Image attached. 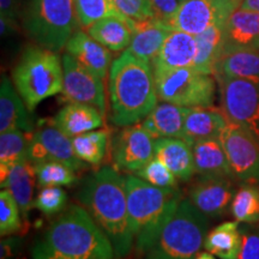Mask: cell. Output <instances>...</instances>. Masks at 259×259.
I'll use <instances>...</instances> for the list:
<instances>
[{"instance_id":"obj_1","label":"cell","mask_w":259,"mask_h":259,"mask_svg":"<svg viewBox=\"0 0 259 259\" xmlns=\"http://www.w3.org/2000/svg\"><path fill=\"white\" fill-rule=\"evenodd\" d=\"M125 184L118 169L103 167L84 178L76 192V199L112 242L116 258L126 257L135 244Z\"/></svg>"},{"instance_id":"obj_2","label":"cell","mask_w":259,"mask_h":259,"mask_svg":"<svg viewBox=\"0 0 259 259\" xmlns=\"http://www.w3.org/2000/svg\"><path fill=\"white\" fill-rule=\"evenodd\" d=\"M32 259H113L112 242L82 205L54 220L31 250Z\"/></svg>"},{"instance_id":"obj_3","label":"cell","mask_w":259,"mask_h":259,"mask_svg":"<svg viewBox=\"0 0 259 259\" xmlns=\"http://www.w3.org/2000/svg\"><path fill=\"white\" fill-rule=\"evenodd\" d=\"M108 92L113 124L125 127L144 120L158 100L151 64L122 52L111 65Z\"/></svg>"},{"instance_id":"obj_4","label":"cell","mask_w":259,"mask_h":259,"mask_svg":"<svg viewBox=\"0 0 259 259\" xmlns=\"http://www.w3.org/2000/svg\"><path fill=\"white\" fill-rule=\"evenodd\" d=\"M125 185L130 226L138 254L155 240L183 196L178 187L150 185L137 176L126 177Z\"/></svg>"},{"instance_id":"obj_5","label":"cell","mask_w":259,"mask_h":259,"mask_svg":"<svg viewBox=\"0 0 259 259\" xmlns=\"http://www.w3.org/2000/svg\"><path fill=\"white\" fill-rule=\"evenodd\" d=\"M209 218L190 199H181L155 240L138 253L139 259H196L208 235Z\"/></svg>"},{"instance_id":"obj_6","label":"cell","mask_w":259,"mask_h":259,"mask_svg":"<svg viewBox=\"0 0 259 259\" xmlns=\"http://www.w3.org/2000/svg\"><path fill=\"white\" fill-rule=\"evenodd\" d=\"M12 80L29 111H34L38 103L63 92V60L57 52L28 46L14 67Z\"/></svg>"},{"instance_id":"obj_7","label":"cell","mask_w":259,"mask_h":259,"mask_svg":"<svg viewBox=\"0 0 259 259\" xmlns=\"http://www.w3.org/2000/svg\"><path fill=\"white\" fill-rule=\"evenodd\" d=\"M22 21L35 44L57 53L80 25L74 0H29Z\"/></svg>"},{"instance_id":"obj_8","label":"cell","mask_w":259,"mask_h":259,"mask_svg":"<svg viewBox=\"0 0 259 259\" xmlns=\"http://www.w3.org/2000/svg\"><path fill=\"white\" fill-rule=\"evenodd\" d=\"M158 100L162 102L196 108L211 107L215 102L218 80L212 74L198 72L192 67L154 71Z\"/></svg>"},{"instance_id":"obj_9","label":"cell","mask_w":259,"mask_h":259,"mask_svg":"<svg viewBox=\"0 0 259 259\" xmlns=\"http://www.w3.org/2000/svg\"><path fill=\"white\" fill-rule=\"evenodd\" d=\"M221 109L228 120L240 125L259 143V83L215 76Z\"/></svg>"},{"instance_id":"obj_10","label":"cell","mask_w":259,"mask_h":259,"mask_svg":"<svg viewBox=\"0 0 259 259\" xmlns=\"http://www.w3.org/2000/svg\"><path fill=\"white\" fill-rule=\"evenodd\" d=\"M241 3L242 0H186L180 3L168 25L173 30L197 36L212 25L227 23Z\"/></svg>"},{"instance_id":"obj_11","label":"cell","mask_w":259,"mask_h":259,"mask_svg":"<svg viewBox=\"0 0 259 259\" xmlns=\"http://www.w3.org/2000/svg\"><path fill=\"white\" fill-rule=\"evenodd\" d=\"M220 141L225 149L235 179L245 183L259 181V143L242 126L228 120Z\"/></svg>"},{"instance_id":"obj_12","label":"cell","mask_w":259,"mask_h":259,"mask_svg":"<svg viewBox=\"0 0 259 259\" xmlns=\"http://www.w3.org/2000/svg\"><path fill=\"white\" fill-rule=\"evenodd\" d=\"M156 138L141 124L125 126L112 139L114 168L122 171H138L155 157Z\"/></svg>"},{"instance_id":"obj_13","label":"cell","mask_w":259,"mask_h":259,"mask_svg":"<svg viewBox=\"0 0 259 259\" xmlns=\"http://www.w3.org/2000/svg\"><path fill=\"white\" fill-rule=\"evenodd\" d=\"M63 95L69 102L90 105L106 115V94L103 79L79 64L69 53L63 56Z\"/></svg>"},{"instance_id":"obj_14","label":"cell","mask_w":259,"mask_h":259,"mask_svg":"<svg viewBox=\"0 0 259 259\" xmlns=\"http://www.w3.org/2000/svg\"><path fill=\"white\" fill-rule=\"evenodd\" d=\"M29 160L34 164L44 161H59L76 171L85 168V162L80 161L74 153L70 136L54 125L42 126L34 131L29 147Z\"/></svg>"},{"instance_id":"obj_15","label":"cell","mask_w":259,"mask_h":259,"mask_svg":"<svg viewBox=\"0 0 259 259\" xmlns=\"http://www.w3.org/2000/svg\"><path fill=\"white\" fill-rule=\"evenodd\" d=\"M232 177L199 176L189 190V199L209 219L222 218L234 198Z\"/></svg>"},{"instance_id":"obj_16","label":"cell","mask_w":259,"mask_h":259,"mask_svg":"<svg viewBox=\"0 0 259 259\" xmlns=\"http://www.w3.org/2000/svg\"><path fill=\"white\" fill-rule=\"evenodd\" d=\"M197 54L196 36L181 30H171L161 51L151 61L153 71L192 67Z\"/></svg>"},{"instance_id":"obj_17","label":"cell","mask_w":259,"mask_h":259,"mask_svg":"<svg viewBox=\"0 0 259 259\" xmlns=\"http://www.w3.org/2000/svg\"><path fill=\"white\" fill-rule=\"evenodd\" d=\"M65 50L85 69L100 78H106L112 63L111 51L93 38L88 32L77 30L67 41Z\"/></svg>"},{"instance_id":"obj_18","label":"cell","mask_w":259,"mask_h":259,"mask_svg":"<svg viewBox=\"0 0 259 259\" xmlns=\"http://www.w3.org/2000/svg\"><path fill=\"white\" fill-rule=\"evenodd\" d=\"M253 47H259V12L239 8L226 23L222 54Z\"/></svg>"},{"instance_id":"obj_19","label":"cell","mask_w":259,"mask_h":259,"mask_svg":"<svg viewBox=\"0 0 259 259\" xmlns=\"http://www.w3.org/2000/svg\"><path fill=\"white\" fill-rule=\"evenodd\" d=\"M171 30L173 29L166 22L156 17L136 21L127 51L136 57L151 63L161 51L162 45Z\"/></svg>"},{"instance_id":"obj_20","label":"cell","mask_w":259,"mask_h":259,"mask_svg":"<svg viewBox=\"0 0 259 259\" xmlns=\"http://www.w3.org/2000/svg\"><path fill=\"white\" fill-rule=\"evenodd\" d=\"M155 157L160 160L180 181H190L196 173L192 144L184 139L156 138Z\"/></svg>"},{"instance_id":"obj_21","label":"cell","mask_w":259,"mask_h":259,"mask_svg":"<svg viewBox=\"0 0 259 259\" xmlns=\"http://www.w3.org/2000/svg\"><path fill=\"white\" fill-rule=\"evenodd\" d=\"M28 107L23 99L14 88L11 79L3 76L0 84V132L21 130L32 134L34 125L28 114Z\"/></svg>"},{"instance_id":"obj_22","label":"cell","mask_w":259,"mask_h":259,"mask_svg":"<svg viewBox=\"0 0 259 259\" xmlns=\"http://www.w3.org/2000/svg\"><path fill=\"white\" fill-rule=\"evenodd\" d=\"M102 113L95 107L85 103L69 102L64 106L52 120V125L57 126L70 137H76L85 132L94 131L103 125Z\"/></svg>"},{"instance_id":"obj_23","label":"cell","mask_w":259,"mask_h":259,"mask_svg":"<svg viewBox=\"0 0 259 259\" xmlns=\"http://www.w3.org/2000/svg\"><path fill=\"white\" fill-rule=\"evenodd\" d=\"M190 108L162 102L150 112L141 125L155 138L184 139V126Z\"/></svg>"},{"instance_id":"obj_24","label":"cell","mask_w":259,"mask_h":259,"mask_svg":"<svg viewBox=\"0 0 259 259\" xmlns=\"http://www.w3.org/2000/svg\"><path fill=\"white\" fill-rule=\"evenodd\" d=\"M227 124L228 118L222 109L212 106L190 108L184 126V141L193 144L200 139L220 138Z\"/></svg>"},{"instance_id":"obj_25","label":"cell","mask_w":259,"mask_h":259,"mask_svg":"<svg viewBox=\"0 0 259 259\" xmlns=\"http://www.w3.org/2000/svg\"><path fill=\"white\" fill-rule=\"evenodd\" d=\"M36 181L35 164L30 160L14 164L10 168L8 177L2 181V189L9 190L12 193L25 221H28L29 213L34 208V189Z\"/></svg>"},{"instance_id":"obj_26","label":"cell","mask_w":259,"mask_h":259,"mask_svg":"<svg viewBox=\"0 0 259 259\" xmlns=\"http://www.w3.org/2000/svg\"><path fill=\"white\" fill-rule=\"evenodd\" d=\"M134 19L109 16L87 28V32L109 51L120 52L128 48L135 29Z\"/></svg>"},{"instance_id":"obj_27","label":"cell","mask_w":259,"mask_h":259,"mask_svg":"<svg viewBox=\"0 0 259 259\" xmlns=\"http://www.w3.org/2000/svg\"><path fill=\"white\" fill-rule=\"evenodd\" d=\"M213 76H225L259 83V47L242 48L223 53Z\"/></svg>"},{"instance_id":"obj_28","label":"cell","mask_w":259,"mask_h":259,"mask_svg":"<svg viewBox=\"0 0 259 259\" xmlns=\"http://www.w3.org/2000/svg\"><path fill=\"white\" fill-rule=\"evenodd\" d=\"M196 173L199 176L232 177L233 171L220 138L200 139L192 144Z\"/></svg>"},{"instance_id":"obj_29","label":"cell","mask_w":259,"mask_h":259,"mask_svg":"<svg viewBox=\"0 0 259 259\" xmlns=\"http://www.w3.org/2000/svg\"><path fill=\"white\" fill-rule=\"evenodd\" d=\"M226 23H219L196 36L197 54L192 69L205 74L215 73L216 64L223 51Z\"/></svg>"},{"instance_id":"obj_30","label":"cell","mask_w":259,"mask_h":259,"mask_svg":"<svg viewBox=\"0 0 259 259\" xmlns=\"http://www.w3.org/2000/svg\"><path fill=\"white\" fill-rule=\"evenodd\" d=\"M240 222H223L208 233L204 248L220 259H238L241 248Z\"/></svg>"},{"instance_id":"obj_31","label":"cell","mask_w":259,"mask_h":259,"mask_svg":"<svg viewBox=\"0 0 259 259\" xmlns=\"http://www.w3.org/2000/svg\"><path fill=\"white\" fill-rule=\"evenodd\" d=\"M109 134L107 130H94L72 138L74 153L80 161L90 164L101 163L106 156Z\"/></svg>"},{"instance_id":"obj_32","label":"cell","mask_w":259,"mask_h":259,"mask_svg":"<svg viewBox=\"0 0 259 259\" xmlns=\"http://www.w3.org/2000/svg\"><path fill=\"white\" fill-rule=\"evenodd\" d=\"M32 134L12 130L0 135V166L12 167L19 162L29 160Z\"/></svg>"},{"instance_id":"obj_33","label":"cell","mask_w":259,"mask_h":259,"mask_svg":"<svg viewBox=\"0 0 259 259\" xmlns=\"http://www.w3.org/2000/svg\"><path fill=\"white\" fill-rule=\"evenodd\" d=\"M233 218L240 223L259 222V187L247 183L239 187L232 200Z\"/></svg>"},{"instance_id":"obj_34","label":"cell","mask_w":259,"mask_h":259,"mask_svg":"<svg viewBox=\"0 0 259 259\" xmlns=\"http://www.w3.org/2000/svg\"><path fill=\"white\" fill-rule=\"evenodd\" d=\"M36 179L41 187L72 186L77 181L76 173L66 163L59 161H44L35 163Z\"/></svg>"},{"instance_id":"obj_35","label":"cell","mask_w":259,"mask_h":259,"mask_svg":"<svg viewBox=\"0 0 259 259\" xmlns=\"http://www.w3.org/2000/svg\"><path fill=\"white\" fill-rule=\"evenodd\" d=\"M76 14L80 27L89 28L100 19L116 16L126 17L116 9L113 0H74Z\"/></svg>"},{"instance_id":"obj_36","label":"cell","mask_w":259,"mask_h":259,"mask_svg":"<svg viewBox=\"0 0 259 259\" xmlns=\"http://www.w3.org/2000/svg\"><path fill=\"white\" fill-rule=\"evenodd\" d=\"M21 209L17 200L9 190L0 192V233L2 236L12 235L21 231Z\"/></svg>"},{"instance_id":"obj_37","label":"cell","mask_w":259,"mask_h":259,"mask_svg":"<svg viewBox=\"0 0 259 259\" xmlns=\"http://www.w3.org/2000/svg\"><path fill=\"white\" fill-rule=\"evenodd\" d=\"M67 205V193L61 187H42L34 200V208L46 216L64 211Z\"/></svg>"},{"instance_id":"obj_38","label":"cell","mask_w":259,"mask_h":259,"mask_svg":"<svg viewBox=\"0 0 259 259\" xmlns=\"http://www.w3.org/2000/svg\"><path fill=\"white\" fill-rule=\"evenodd\" d=\"M135 176L157 187H177V177L156 157L136 171Z\"/></svg>"},{"instance_id":"obj_39","label":"cell","mask_w":259,"mask_h":259,"mask_svg":"<svg viewBox=\"0 0 259 259\" xmlns=\"http://www.w3.org/2000/svg\"><path fill=\"white\" fill-rule=\"evenodd\" d=\"M241 248L238 259H259V222L240 227Z\"/></svg>"},{"instance_id":"obj_40","label":"cell","mask_w":259,"mask_h":259,"mask_svg":"<svg viewBox=\"0 0 259 259\" xmlns=\"http://www.w3.org/2000/svg\"><path fill=\"white\" fill-rule=\"evenodd\" d=\"M113 3L122 15L134 21L154 17L150 0H113Z\"/></svg>"},{"instance_id":"obj_41","label":"cell","mask_w":259,"mask_h":259,"mask_svg":"<svg viewBox=\"0 0 259 259\" xmlns=\"http://www.w3.org/2000/svg\"><path fill=\"white\" fill-rule=\"evenodd\" d=\"M18 16L19 0H0V23L3 37L17 30Z\"/></svg>"},{"instance_id":"obj_42","label":"cell","mask_w":259,"mask_h":259,"mask_svg":"<svg viewBox=\"0 0 259 259\" xmlns=\"http://www.w3.org/2000/svg\"><path fill=\"white\" fill-rule=\"evenodd\" d=\"M150 3L154 17L166 22L167 24L180 5L179 0H150Z\"/></svg>"},{"instance_id":"obj_43","label":"cell","mask_w":259,"mask_h":259,"mask_svg":"<svg viewBox=\"0 0 259 259\" xmlns=\"http://www.w3.org/2000/svg\"><path fill=\"white\" fill-rule=\"evenodd\" d=\"M240 8L259 12V0H242Z\"/></svg>"},{"instance_id":"obj_44","label":"cell","mask_w":259,"mask_h":259,"mask_svg":"<svg viewBox=\"0 0 259 259\" xmlns=\"http://www.w3.org/2000/svg\"><path fill=\"white\" fill-rule=\"evenodd\" d=\"M196 259H216L215 255L210 253V252H200V253L197 255Z\"/></svg>"},{"instance_id":"obj_45","label":"cell","mask_w":259,"mask_h":259,"mask_svg":"<svg viewBox=\"0 0 259 259\" xmlns=\"http://www.w3.org/2000/svg\"><path fill=\"white\" fill-rule=\"evenodd\" d=\"M179 2H180V3H183V2H186V0H179Z\"/></svg>"}]
</instances>
